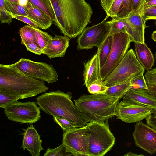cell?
Instances as JSON below:
<instances>
[{
    "label": "cell",
    "mask_w": 156,
    "mask_h": 156,
    "mask_svg": "<svg viewBox=\"0 0 156 156\" xmlns=\"http://www.w3.org/2000/svg\"><path fill=\"white\" fill-rule=\"evenodd\" d=\"M55 14L53 23L71 38L79 36L88 24L93 13L85 0H50Z\"/></svg>",
    "instance_id": "1"
},
{
    "label": "cell",
    "mask_w": 156,
    "mask_h": 156,
    "mask_svg": "<svg viewBox=\"0 0 156 156\" xmlns=\"http://www.w3.org/2000/svg\"><path fill=\"white\" fill-rule=\"evenodd\" d=\"M48 89L44 81L26 75L14 63L0 64V93L19 100L36 96Z\"/></svg>",
    "instance_id": "2"
},
{
    "label": "cell",
    "mask_w": 156,
    "mask_h": 156,
    "mask_svg": "<svg viewBox=\"0 0 156 156\" xmlns=\"http://www.w3.org/2000/svg\"><path fill=\"white\" fill-rule=\"evenodd\" d=\"M72 94L59 90L44 93L36 98V103L48 115L67 119L80 127L84 126L87 122L72 101Z\"/></svg>",
    "instance_id": "3"
},
{
    "label": "cell",
    "mask_w": 156,
    "mask_h": 156,
    "mask_svg": "<svg viewBox=\"0 0 156 156\" xmlns=\"http://www.w3.org/2000/svg\"><path fill=\"white\" fill-rule=\"evenodd\" d=\"M120 99L105 94H83L74 100L75 105L88 122L106 121L116 115Z\"/></svg>",
    "instance_id": "4"
},
{
    "label": "cell",
    "mask_w": 156,
    "mask_h": 156,
    "mask_svg": "<svg viewBox=\"0 0 156 156\" xmlns=\"http://www.w3.org/2000/svg\"><path fill=\"white\" fill-rule=\"evenodd\" d=\"M105 121L90 122L86 125L90 134V156H104L114 144L115 138L108 122Z\"/></svg>",
    "instance_id": "5"
},
{
    "label": "cell",
    "mask_w": 156,
    "mask_h": 156,
    "mask_svg": "<svg viewBox=\"0 0 156 156\" xmlns=\"http://www.w3.org/2000/svg\"><path fill=\"white\" fill-rule=\"evenodd\" d=\"M145 70L131 48L127 51L123 58L104 81L108 87L125 82L136 74Z\"/></svg>",
    "instance_id": "6"
},
{
    "label": "cell",
    "mask_w": 156,
    "mask_h": 156,
    "mask_svg": "<svg viewBox=\"0 0 156 156\" xmlns=\"http://www.w3.org/2000/svg\"><path fill=\"white\" fill-rule=\"evenodd\" d=\"M113 41L110 55L100 70V79L104 81L122 60L132 42L126 33L112 34Z\"/></svg>",
    "instance_id": "7"
},
{
    "label": "cell",
    "mask_w": 156,
    "mask_h": 156,
    "mask_svg": "<svg viewBox=\"0 0 156 156\" xmlns=\"http://www.w3.org/2000/svg\"><path fill=\"white\" fill-rule=\"evenodd\" d=\"M16 67L26 75L48 83H55L58 75L53 66L45 62H35L21 58L14 63Z\"/></svg>",
    "instance_id": "8"
},
{
    "label": "cell",
    "mask_w": 156,
    "mask_h": 156,
    "mask_svg": "<svg viewBox=\"0 0 156 156\" xmlns=\"http://www.w3.org/2000/svg\"><path fill=\"white\" fill-rule=\"evenodd\" d=\"M3 108L9 120L21 124L35 123L41 117L40 109L35 101L22 102L16 101Z\"/></svg>",
    "instance_id": "9"
},
{
    "label": "cell",
    "mask_w": 156,
    "mask_h": 156,
    "mask_svg": "<svg viewBox=\"0 0 156 156\" xmlns=\"http://www.w3.org/2000/svg\"><path fill=\"white\" fill-rule=\"evenodd\" d=\"M106 17L100 23L86 27L78 36L77 49L88 50L94 47L99 48L110 32V27Z\"/></svg>",
    "instance_id": "10"
},
{
    "label": "cell",
    "mask_w": 156,
    "mask_h": 156,
    "mask_svg": "<svg viewBox=\"0 0 156 156\" xmlns=\"http://www.w3.org/2000/svg\"><path fill=\"white\" fill-rule=\"evenodd\" d=\"M86 125L64 132L62 144L67 151L75 156H90V146Z\"/></svg>",
    "instance_id": "11"
},
{
    "label": "cell",
    "mask_w": 156,
    "mask_h": 156,
    "mask_svg": "<svg viewBox=\"0 0 156 156\" xmlns=\"http://www.w3.org/2000/svg\"><path fill=\"white\" fill-rule=\"evenodd\" d=\"M154 112L150 108L135 102L123 100L116 109L117 119L127 123H135L146 119Z\"/></svg>",
    "instance_id": "12"
},
{
    "label": "cell",
    "mask_w": 156,
    "mask_h": 156,
    "mask_svg": "<svg viewBox=\"0 0 156 156\" xmlns=\"http://www.w3.org/2000/svg\"><path fill=\"white\" fill-rule=\"evenodd\" d=\"M132 136L134 144L151 155L156 152V131L142 121L136 122Z\"/></svg>",
    "instance_id": "13"
},
{
    "label": "cell",
    "mask_w": 156,
    "mask_h": 156,
    "mask_svg": "<svg viewBox=\"0 0 156 156\" xmlns=\"http://www.w3.org/2000/svg\"><path fill=\"white\" fill-rule=\"evenodd\" d=\"M29 124V126L26 129H22L23 139L20 148L23 150L27 149L32 156H39L40 151L44 150L41 145L42 140L33 123Z\"/></svg>",
    "instance_id": "14"
},
{
    "label": "cell",
    "mask_w": 156,
    "mask_h": 156,
    "mask_svg": "<svg viewBox=\"0 0 156 156\" xmlns=\"http://www.w3.org/2000/svg\"><path fill=\"white\" fill-rule=\"evenodd\" d=\"M71 38L67 36L55 35L48 42L43 50V54L50 58L64 57L69 46Z\"/></svg>",
    "instance_id": "15"
},
{
    "label": "cell",
    "mask_w": 156,
    "mask_h": 156,
    "mask_svg": "<svg viewBox=\"0 0 156 156\" xmlns=\"http://www.w3.org/2000/svg\"><path fill=\"white\" fill-rule=\"evenodd\" d=\"M122 98L123 100L135 102L145 106L154 112L156 111V97L148 90H129Z\"/></svg>",
    "instance_id": "16"
},
{
    "label": "cell",
    "mask_w": 156,
    "mask_h": 156,
    "mask_svg": "<svg viewBox=\"0 0 156 156\" xmlns=\"http://www.w3.org/2000/svg\"><path fill=\"white\" fill-rule=\"evenodd\" d=\"M132 27V34L130 38L132 42L144 43L145 29L148 27L142 15L134 11L127 17Z\"/></svg>",
    "instance_id": "17"
},
{
    "label": "cell",
    "mask_w": 156,
    "mask_h": 156,
    "mask_svg": "<svg viewBox=\"0 0 156 156\" xmlns=\"http://www.w3.org/2000/svg\"><path fill=\"white\" fill-rule=\"evenodd\" d=\"M99 72L98 55L96 53L84 64L83 76L84 84L87 88L93 82L100 79Z\"/></svg>",
    "instance_id": "18"
},
{
    "label": "cell",
    "mask_w": 156,
    "mask_h": 156,
    "mask_svg": "<svg viewBox=\"0 0 156 156\" xmlns=\"http://www.w3.org/2000/svg\"><path fill=\"white\" fill-rule=\"evenodd\" d=\"M25 7L29 14L27 16L37 24L40 29H48L53 23L50 17L28 1Z\"/></svg>",
    "instance_id": "19"
},
{
    "label": "cell",
    "mask_w": 156,
    "mask_h": 156,
    "mask_svg": "<svg viewBox=\"0 0 156 156\" xmlns=\"http://www.w3.org/2000/svg\"><path fill=\"white\" fill-rule=\"evenodd\" d=\"M135 50L137 58L144 70L151 69L154 62L153 54L145 43L135 42Z\"/></svg>",
    "instance_id": "20"
},
{
    "label": "cell",
    "mask_w": 156,
    "mask_h": 156,
    "mask_svg": "<svg viewBox=\"0 0 156 156\" xmlns=\"http://www.w3.org/2000/svg\"><path fill=\"white\" fill-rule=\"evenodd\" d=\"M112 41V34L110 33L100 47L98 48L97 53L98 55L100 70L108 58L111 51Z\"/></svg>",
    "instance_id": "21"
},
{
    "label": "cell",
    "mask_w": 156,
    "mask_h": 156,
    "mask_svg": "<svg viewBox=\"0 0 156 156\" xmlns=\"http://www.w3.org/2000/svg\"><path fill=\"white\" fill-rule=\"evenodd\" d=\"M122 0H100L102 7L106 14V18L118 17Z\"/></svg>",
    "instance_id": "22"
},
{
    "label": "cell",
    "mask_w": 156,
    "mask_h": 156,
    "mask_svg": "<svg viewBox=\"0 0 156 156\" xmlns=\"http://www.w3.org/2000/svg\"><path fill=\"white\" fill-rule=\"evenodd\" d=\"M131 79L123 83L108 87L105 94L120 99L130 88Z\"/></svg>",
    "instance_id": "23"
},
{
    "label": "cell",
    "mask_w": 156,
    "mask_h": 156,
    "mask_svg": "<svg viewBox=\"0 0 156 156\" xmlns=\"http://www.w3.org/2000/svg\"><path fill=\"white\" fill-rule=\"evenodd\" d=\"M108 21L110 26V33L127 32L128 24L127 17L124 18H113L111 20Z\"/></svg>",
    "instance_id": "24"
},
{
    "label": "cell",
    "mask_w": 156,
    "mask_h": 156,
    "mask_svg": "<svg viewBox=\"0 0 156 156\" xmlns=\"http://www.w3.org/2000/svg\"><path fill=\"white\" fill-rule=\"evenodd\" d=\"M31 4L45 13L53 21L55 20L54 12L50 0H28Z\"/></svg>",
    "instance_id": "25"
},
{
    "label": "cell",
    "mask_w": 156,
    "mask_h": 156,
    "mask_svg": "<svg viewBox=\"0 0 156 156\" xmlns=\"http://www.w3.org/2000/svg\"><path fill=\"white\" fill-rule=\"evenodd\" d=\"M19 34L21 38V44H26L33 42L36 43L35 33L33 27L29 25L24 26L20 28Z\"/></svg>",
    "instance_id": "26"
},
{
    "label": "cell",
    "mask_w": 156,
    "mask_h": 156,
    "mask_svg": "<svg viewBox=\"0 0 156 156\" xmlns=\"http://www.w3.org/2000/svg\"><path fill=\"white\" fill-rule=\"evenodd\" d=\"M4 1L5 8L10 14L25 16L29 15L25 6L7 0H4Z\"/></svg>",
    "instance_id": "27"
},
{
    "label": "cell",
    "mask_w": 156,
    "mask_h": 156,
    "mask_svg": "<svg viewBox=\"0 0 156 156\" xmlns=\"http://www.w3.org/2000/svg\"><path fill=\"white\" fill-rule=\"evenodd\" d=\"M143 70L136 74L131 79V87L129 90L138 89L148 90L144 73Z\"/></svg>",
    "instance_id": "28"
},
{
    "label": "cell",
    "mask_w": 156,
    "mask_h": 156,
    "mask_svg": "<svg viewBox=\"0 0 156 156\" xmlns=\"http://www.w3.org/2000/svg\"><path fill=\"white\" fill-rule=\"evenodd\" d=\"M34 30L36 43L43 50L46 46L48 41L53 38L47 32L41 30L39 28L33 27Z\"/></svg>",
    "instance_id": "29"
},
{
    "label": "cell",
    "mask_w": 156,
    "mask_h": 156,
    "mask_svg": "<svg viewBox=\"0 0 156 156\" xmlns=\"http://www.w3.org/2000/svg\"><path fill=\"white\" fill-rule=\"evenodd\" d=\"M87 88L90 93L98 94H105L108 87L105 84L104 81L99 79L93 82Z\"/></svg>",
    "instance_id": "30"
},
{
    "label": "cell",
    "mask_w": 156,
    "mask_h": 156,
    "mask_svg": "<svg viewBox=\"0 0 156 156\" xmlns=\"http://www.w3.org/2000/svg\"><path fill=\"white\" fill-rule=\"evenodd\" d=\"M73 155L66 150L65 147L62 144L58 147L51 149L48 148L44 156H71Z\"/></svg>",
    "instance_id": "31"
},
{
    "label": "cell",
    "mask_w": 156,
    "mask_h": 156,
    "mask_svg": "<svg viewBox=\"0 0 156 156\" xmlns=\"http://www.w3.org/2000/svg\"><path fill=\"white\" fill-rule=\"evenodd\" d=\"M53 120L59 125L64 132L80 127L78 126L65 118L57 117H53Z\"/></svg>",
    "instance_id": "32"
},
{
    "label": "cell",
    "mask_w": 156,
    "mask_h": 156,
    "mask_svg": "<svg viewBox=\"0 0 156 156\" xmlns=\"http://www.w3.org/2000/svg\"><path fill=\"white\" fill-rule=\"evenodd\" d=\"M133 0H122L118 17L120 18L127 17L132 11Z\"/></svg>",
    "instance_id": "33"
},
{
    "label": "cell",
    "mask_w": 156,
    "mask_h": 156,
    "mask_svg": "<svg viewBox=\"0 0 156 156\" xmlns=\"http://www.w3.org/2000/svg\"><path fill=\"white\" fill-rule=\"evenodd\" d=\"M0 15L1 23H8L9 25L12 22L13 18L11 14L6 10L4 0H0Z\"/></svg>",
    "instance_id": "34"
},
{
    "label": "cell",
    "mask_w": 156,
    "mask_h": 156,
    "mask_svg": "<svg viewBox=\"0 0 156 156\" xmlns=\"http://www.w3.org/2000/svg\"><path fill=\"white\" fill-rule=\"evenodd\" d=\"M155 56L156 62V52ZM144 77L148 87L156 86V66L154 68L147 71L145 74Z\"/></svg>",
    "instance_id": "35"
},
{
    "label": "cell",
    "mask_w": 156,
    "mask_h": 156,
    "mask_svg": "<svg viewBox=\"0 0 156 156\" xmlns=\"http://www.w3.org/2000/svg\"><path fill=\"white\" fill-rule=\"evenodd\" d=\"M18 100L16 98L0 93V107L3 108L7 105Z\"/></svg>",
    "instance_id": "36"
},
{
    "label": "cell",
    "mask_w": 156,
    "mask_h": 156,
    "mask_svg": "<svg viewBox=\"0 0 156 156\" xmlns=\"http://www.w3.org/2000/svg\"><path fill=\"white\" fill-rule=\"evenodd\" d=\"M13 18L23 22L35 28H39V25L27 16L11 14Z\"/></svg>",
    "instance_id": "37"
},
{
    "label": "cell",
    "mask_w": 156,
    "mask_h": 156,
    "mask_svg": "<svg viewBox=\"0 0 156 156\" xmlns=\"http://www.w3.org/2000/svg\"><path fill=\"white\" fill-rule=\"evenodd\" d=\"M142 15L146 22L149 20H156V6L144 11Z\"/></svg>",
    "instance_id": "38"
},
{
    "label": "cell",
    "mask_w": 156,
    "mask_h": 156,
    "mask_svg": "<svg viewBox=\"0 0 156 156\" xmlns=\"http://www.w3.org/2000/svg\"><path fill=\"white\" fill-rule=\"evenodd\" d=\"M27 50L37 55L43 54V50L36 42H33L26 44L25 45Z\"/></svg>",
    "instance_id": "39"
},
{
    "label": "cell",
    "mask_w": 156,
    "mask_h": 156,
    "mask_svg": "<svg viewBox=\"0 0 156 156\" xmlns=\"http://www.w3.org/2000/svg\"><path fill=\"white\" fill-rule=\"evenodd\" d=\"M145 0H133L132 11H136L142 15L144 10V6Z\"/></svg>",
    "instance_id": "40"
},
{
    "label": "cell",
    "mask_w": 156,
    "mask_h": 156,
    "mask_svg": "<svg viewBox=\"0 0 156 156\" xmlns=\"http://www.w3.org/2000/svg\"><path fill=\"white\" fill-rule=\"evenodd\" d=\"M145 119L147 124L156 131V111L150 114Z\"/></svg>",
    "instance_id": "41"
},
{
    "label": "cell",
    "mask_w": 156,
    "mask_h": 156,
    "mask_svg": "<svg viewBox=\"0 0 156 156\" xmlns=\"http://www.w3.org/2000/svg\"><path fill=\"white\" fill-rule=\"evenodd\" d=\"M156 6V0H145L144 6V11Z\"/></svg>",
    "instance_id": "42"
},
{
    "label": "cell",
    "mask_w": 156,
    "mask_h": 156,
    "mask_svg": "<svg viewBox=\"0 0 156 156\" xmlns=\"http://www.w3.org/2000/svg\"><path fill=\"white\" fill-rule=\"evenodd\" d=\"M148 90L154 95L156 97V86L151 87H148Z\"/></svg>",
    "instance_id": "43"
},
{
    "label": "cell",
    "mask_w": 156,
    "mask_h": 156,
    "mask_svg": "<svg viewBox=\"0 0 156 156\" xmlns=\"http://www.w3.org/2000/svg\"><path fill=\"white\" fill-rule=\"evenodd\" d=\"M124 156H144V155L143 154H136L133 153L131 151L127 153Z\"/></svg>",
    "instance_id": "44"
},
{
    "label": "cell",
    "mask_w": 156,
    "mask_h": 156,
    "mask_svg": "<svg viewBox=\"0 0 156 156\" xmlns=\"http://www.w3.org/2000/svg\"><path fill=\"white\" fill-rule=\"evenodd\" d=\"M28 1V0H18L19 4L23 6H26Z\"/></svg>",
    "instance_id": "45"
},
{
    "label": "cell",
    "mask_w": 156,
    "mask_h": 156,
    "mask_svg": "<svg viewBox=\"0 0 156 156\" xmlns=\"http://www.w3.org/2000/svg\"><path fill=\"white\" fill-rule=\"evenodd\" d=\"M151 38L156 42V30L153 31L152 33Z\"/></svg>",
    "instance_id": "46"
},
{
    "label": "cell",
    "mask_w": 156,
    "mask_h": 156,
    "mask_svg": "<svg viewBox=\"0 0 156 156\" xmlns=\"http://www.w3.org/2000/svg\"><path fill=\"white\" fill-rule=\"evenodd\" d=\"M9 1L19 3L18 0H7Z\"/></svg>",
    "instance_id": "47"
},
{
    "label": "cell",
    "mask_w": 156,
    "mask_h": 156,
    "mask_svg": "<svg viewBox=\"0 0 156 156\" xmlns=\"http://www.w3.org/2000/svg\"><path fill=\"white\" fill-rule=\"evenodd\" d=\"M155 26H156V22H155Z\"/></svg>",
    "instance_id": "48"
}]
</instances>
